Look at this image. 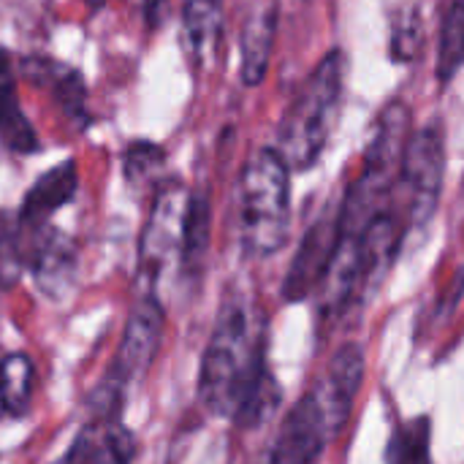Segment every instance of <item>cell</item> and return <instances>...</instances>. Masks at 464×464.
I'll return each mask as SVG.
<instances>
[{
  "label": "cell",
  "instance_id": "6da1fadb",
  "mask_svg": "<svg viewBox=\"0 0 464 464\" xmlns=\"http://www.w3.org/2000/svg\"><path fill=\"white\" fill-rule=\"evenodd\" d=\"M264 326L245 299H226L201 359L198 397L242 430L261 427L280 405L283 392L266 370Z\"/></svg>",
  "mask_w": 464,
  "mask_h": 464
},
{
  "label": "cell",
  "instance_id": "7a4b0ae2",
  "mask_svg": "<svg viewBox=\"0 0 464 464\" xmlns=\"http://www.w3.org/2000/svg\"><path fill=\"white\" fill-rule=\"evenodd\" d=\"M345 54L332 49L304 79L277 128V152L291 171H307L326 150L345 90Z\"/></svg>",
  "mask_w": 464,
  "mask_h": 464
},
{
  "label": "cell",
  "instance_id": "3957f363",
  "mask_svg": "<svg viewBox=\"0 0 464 464\" xmlns=\"http://www.w3.org/2000/svg\"><path fill=\"white\" fill-rule=\"evenodd\" d=\"M291 231V169L275 147L256 150L239 177V239L247 256H275Z\"/></svg>",
  "mask_w": 464,
  "mask_h": 464
},
{
  "label": "cell",
  "instance_id": "277c9868",
  "mask_svg": "<svg viewBox=\"0 0 464 464\" xmlns=\"http://www.w3.org/2000/svg\"><path fill=\"white\" fill-rule=\"evenodd\" d=\"M446 179V133L440 122H430L421 130H413L400 174L394 182V207L400 209L408 231L421 228L432 220Z\"/></svg>",
  "mask_w": 464,
  "mask_h": 464
},
{
  "label": "cell",
  "instance_id": "5b68a950",
  "mask_svg": "<svg viewBox=\"0 0 464 464\" xmlns=\"http://www.w3.org/2000/svg\"><path fill=\"white\" fill-rule=\"evenodd\" d=\"M188 201L190 193L179 179H166L155 190V201L139 242V266L150 283H155L166 266L179 261Z\"/></svg>",
  "mask_w": 464,
  "mask_h": 464
},
{
  "label": "cell",
  "instance_id": "8992f818",
  "mask_svg": "<svg viewBox=\"0 0 464 464\" xmlns=\"http://www.w3.org/2000/svg\"><path fill=\"white\" fill-rule=\"evenodd\" d=\"M163 326H166V318H163V307L158 304V299L147 296V299L136 302V307L128 315V326H125L117 359H114L106 381L95 392L122 402L128 383L136 381L139 375H144L150 370V364L155 362L160 343H163Z\"/></svg>",
  "mask_w": 464,
  "mask_h": 464
},
{
  "label": "cell",
  "instance_id": "52a82bcc",
  "mask_svg": "<svg viewBox=\"0 0 464 464\" xmlns=\"http://www.w3.org/2000/svg\"><path fill=\"white\" fill-rule=\"evenodd\" d=\"M332 438L334 430L313 389L285 413L266 464H318Z\"/></svg>",
  "mask_w": 464,
  "mask_h": 464
},
{
  "label": "cell",
  "instance_id": "ba28073f",
  "mask_svg": "<svg viewBox=\"0 0 464 464\" xmlns=\"http://www.w3.org/2000/svg\"><path fill=\"white\" fill-rule=\"evenodd\" d=\"M337 207H329L324 215L315 218V223L304 231L299 250L288 266V275L283 280V299L285 302H304L313 294H318L329 264L334 258L337 242H340V215Z\"/></svg>",
  "mask_w": 464,
  "mask_h": 464
},
{
  "label": "cell",
  "instance_id": "9c48e42d",
  "mask_svg": "<svg viewBox=\"0 0 464 464\" xmlns=\"http://www.w3.org/2000/svg\"><path fill=\"white\" fill-rule=\"evenodd\" d=\"M364 370H367V359H364V348L356 343H345L334 359L329 362V370L321 381V386L315 389V394L324 402V411L329 416V424L334 430V435L348 424L353 402L362 392L364 383Z\"/></svg>",
  "mask_w": 464,
  "mask_h": 464
},
{
  "label": "cell",
  "instance_id": "30bf717a",
  "mask_svg": "<svg viewBox=\"0 0 464 464\" xmlns=\"http://www.w3.org/2000/svg\"><path fill=\"white\" fill-rule=\"evenodd\" d=\"M30 266L38 288L49 299H63L76 280V266H79L76 245L63 231L38 226V239L33 242L30 250Z\"/></svg>",
  "mask_w": 464,
  "mask_h": 464
},
{
  "label": "cell",
  "instance_id": "8fae6325",
  "mask_svg": "<svg viewBox=\"0 0 464 464\" xmlns=\"http://www.w3.org/2000/svg\"><path fill=\"white\" fill-rule=\"evenodd\" d=\"M65 454L73 464H130L133 438L120 416H92Z\"/></svg>",
  "mask_w": 464,
  "mask_h": 464
},
{
  "label": "cell",
  "instance_id": "7c38bea8",
  "mask_svg": "<svg viewBox=\"0 0 464 464\" xmlns=\"http://www.w3.org/2000/svg\"><path fill=\"white\" fill-rule=\"evenodd\" d=\"M76 188H79V169L73 160H63V163L52 166L27 190L22 209H19V223L33 226V228L44 226L49 215H54L60 207L73 201Z\"/></svg>",
  "mask_w": 464,
  "mask_h": 464
},
{
  "label": "cell",
  "instance_id": "4fadbf2b",
  "mask_svg": "<svg viewBox=\"0 0 464 464\" xmlns=\"http://www.w3.org/2000/svg\"><path fill=\"white\" fill-rule=\"evenodd\" d=\"M275 33H277V0H261L250 11L239 49H242V82L247 87H258L266 79L269 57L275 49Z\"/></svg>",
  "mask_w": 464,
  "mask_h": 464
},
{
  "label": "cell",
  "instance_id": "5bb4252c",
  "mask_svg": "<svg viewBox=\"0 0 464 464\" xmlns=\"http://www.w3.org/2000/svg\"><path fill=\"white\" fill-rule=\"evenodd\" d=\"M22 73L33 84L49 87L54 103L71 120H76L79 125L87 122V84L76 68H68V65L46 60V57H27L22 63Z\"/></svg>",
  "mask_w": 464,
  "mask_h": 464
},
{
  "label": "cell",
  "instance_id": "9a60e30c",
  "mask_svg": "<svg viewBox=\"0 0 464 464\" xmlns=\"http://www.w3.org/2000/svg\"><path fill=\"white\" fill-rule=\"evenodd\" d=\"M0 141L16 155H33L38 152L41 141L35 136V128L24 117L16 95V79L8 60V52L0 49Z\"/></svg>",
  "mask_w": 464,
  "mask_h": 464
},
{
  "label": "cell",
  "instance_id": "2e32d148",
  "mask_svg": "<svg viewBox=\"0 0 464 464\" xmlns=\"http://www.w3.org/2000/svg\"><path fill=\"white\" fill-rule=\"evenodd\" d=\"M383 462L432 464V421L427 416L400 421L386 440Z\"/></svg>",
  "mask_w": 464,
  "mask_h": 464
},
{
  "label": "cell",
  "instance_id": "e0dca14e",
  "mask_svg": "<svg viewBox=\"0 0 464 464\" xmlns=\"http://www.w3.org/2000/svg\"><path fill=\"white\" fill-rule=\"evenodd\" d=\"M209 250V201L201 193H190L188 215H185V234H182V253L179 266L185 275H198Z\"/></svg>",
  "mask_w": 464,
  "mask_h": 464
},
{
  "label": "cell",
  "instance_id": "ac0fdd59",
  "mask_svg": "<svg viewBox=\"0 0 464 464\" xmlns=\"http://www.w3.org/2000/svg\"><path fill=\"white\" fill-rule=\"evenodd\" d=\"M35 370L24 353H8L0 359V411L5 416H22L30 408Z\"/></svg>",
  "mask_w": 464,
  "mask_h": 464
},
{
  "label": "cell",
  "instance_id": "d6986e66",
  "mask_svg": "<svg viewBox=\"0 0 464 464\" xmlns=\"http://www.w3.org/2000/svg\"><path fill=\"white\" fill-rule=\"evenodd\" d=\"M464 68V0H451L443 30H440V49H438V79L449 84Z\"/></svg>",
  "mask_w": 464,
  "mask_h": 464
},
{
  "label": "cell",
  "instance_id": "ffe728a7",
  "mask_svg": "<svg viewBox=\"0 0 464 464\" xmlns=\"http://www.w3.org/2000/svg\"><path fill=\"white\" fill-rule=\"evenodd\" d=\"M185 30L188 41L201 57L220 30V0H188L185 3Z\"/></svg>",
  "mask_w": 464,
  "mask_h": 464
},
{
  "label": "cell",
  "instance_id": "44dd1931",
  "mask_svg": "<svg viewBox=\"0 0 464 464\" xmlns=\"http://www.w3.org/2000/svg\"><path fill=\"white\" fill-rule=\"evenodd\" d=\"M163 163H166L163 147H158V144H152L147 139H139L125 150V177L133 185H141V182L152 179L163 169Z\"/></svg>",
  "mask_w": 464,
  "mask_h": 464
},
{
  "label": "cell",
  "instance_id": "7402d4cb",
  "mask_svg": "<svg viewBox=\"0 0 464 464\" xmlns=\"http://www.w3.org/2000/svg\"><path fill=\"white\" fill-rule=\"evenodd\" d=\"M421 44V24H419V14L408 11L397 24H394V38H392V54L394 60H413Z\"/></svg>",
  "mask_w": 464,
  "mask_h": 464
},
{
  "label": "cell",
  "instance_id": "603a6c76",
  "mask_svg": "<svg viewBox=\"0 0 464 464\" xmlns=\"http://www.w3.org/2000/svg\"><path fill=\"white\" fill-rule=\"evenodd\" d=\"M84 3H87L90 8H101V5H103L106 0H84Z\"/></svg>",
  "mask_w": 464,
  "mask_h": 464
},
{
  "label": "cell",
  "instance_id": "cb8c5ba5",
  "mask_svg": "<svg viewBox=\"0 0 464 464\" xmlns=\"http://www.w3.org/2000/svg\"><path fill=\"white\" fill-rule=\"evenodd\" d=\"M54 464H73V462H71V457H68V454H63V457H60Z\"/></svg>",
  "mask_w": 464,
  "mask_h": 464
}]
</instances>
